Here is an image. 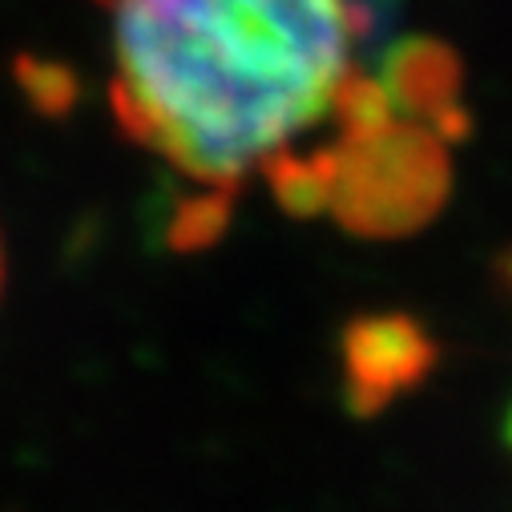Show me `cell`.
<instances>
[{
	"mask_svg": "<svg viewBox=\"0 0 512 512\" xmlns=\"http://www.w3.org/2000/svg\"><path fill=\"white\" fill-rule=\"evenodd\" d=\"M109 17V105L121 130L230 206L351 77L347 0H97Z\"/></svg>",
	"mask_w": 512,
	"mask_h": 512,
	"instance_id": "1",
	"label": "cell"
},
{
	"mask_svg": "<svg viewBox=\"0 0 512 512\" xmlns=\"http://www.w3.org/2000/svg\"><path fill=\"white\" fill-rule=\"evenodd\" d=\"M335 117L343 134L315 150L327 202L359 234H404L420 226L448 190L444 134L416 117H400L379 77L351 73L339 89Z\"/></svg>",
	"mask_w": 512,
	"mask_h": 512,
	"instance_id": "2",
	"label": "cell"
},
{
	"mask_svg": "<svg viewBox=\"0 0 512 512\" xmlns=\"http://www.w3.org/2000/svg\"><path fill=\"white\" fill-rule=\"evenodd\" d=\"M436 363V343L408 315H367L343 335L347 400L355 412L371 416L388 400L404 396Z\"/></svg>",
	"mask_w": 512,
	"mask_h": 512,
	"instance_id": "3",
	"label": "cell"
},
{
	"mask_svg": "<svg viewBox=\"0 0 512 512\" xmlns=\"http://www.w3.org/2000/svg\"><path fill=\"white\" fill-rule=\"evenodd\" d=\"M379 85L396 109L432 125L444 138L464 125L460 113V69L452 53L436 41H408L388 53V65L379 73Z\"/></svg>",
	"mask_w": 512,
	"mask_h": 512,
	"instance_id": "4",
	"label": "cell"
},
{
	"mask_svg": "<svg viewBox=\"0 0 512 512\" xmlns=\"http://www.w3.org/2000/svg\"><path fill=\"white\" fill-rule=\"evenodd\" d=\"M347 5H351V17H355V29L363 37H379L396 21L404 0H347Z\"/></svg>",
	"mask_w": 512,
	"mask_h": 512,
	"instance_id": "5",
	"label": "cell"
},
{
	"mask_svg": "<svg viewBox=\"0 0 512 512\" xmlns=\"http://www.w3.org/2000/svg\"><path fill=\"white\" fill-rule=\"evenodd\" d=\"M5 279H9V250H5V230H0V295H5Z\"/></svg>",
	"mask_w": 512,
	"mask_h": 512,
	"instance_id": "6",
	"label": "cell"
},
{
	"mask_svg": "<svg viewBox=\"0 0 512 512\" xmlns=\"http://www.w3.org/2000/svg\"><path fill=\"white\" fill-rule=\"evenodd\" d=\"M504 275H508V287H512V254H508V263H504Z\"/></svg>",
	"mask_w": 512,
	"mask_h": 512,
	"instance_id": "7",
	"label": "cell"
},
{
	"mask_svg": "<svg viewBox=\"0 0 512 512\" xmlns=\"http://www.w3.org/2000/svg\"><path fill=\"white\" fill-rule=\"evenodd\" d=\"M508 444H512V412H508Z\"/></svg>",
	"mask_w": 512,
	"mask_h": 512,
	"instance_id": "8",
	"label": "cell"
}]
</instances>
